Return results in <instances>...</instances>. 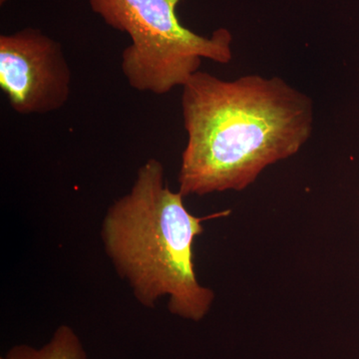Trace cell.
<instances>
[{"label":"cell","mask_w":359,"mask_h":359,"mask_svg":"<svg viewBox=\"0 0 359 359\" xmlns=\"http://www.w3.org/2000/svg\"><path fill=\"white\" fill-rule=\"evenodd\" d=\"M7 2V0H0V4H1V6H4V4H6Z\"/></svg>","instance_id":"cell-6"},{"label":"cell","mask_w":359,"mask_h":359,"mask_svg":"<svg viewBox=\"0 0 359 359\" xmlns=\"http://www.w3.org/2000/svg\"><path fill=\"white\" fill-rule=\"evenodd\" d=\"M0 359H90L81 339L70 325H61L44 346H14Z\"/></svg>","instance_id":"cell-5"},{"label":"cell","mask_w":359,"mask_h":359,"mask_svg":"<svg viewBox=\"0 0 359 359\" xmlns=\"http://www.w3.org/2000/svg\"><path fill=\"white\" fill-rule=\"evenodd\" d=\"M184 198L168 186L162 163L149 159L131 190L108 208L100 235L106 256L139 304L154 309L167 297L170 313L198 323L211 311L215 294L198 280L194 242L204 233L203 222L230 211L196 217Z\"/></svg>","instance_id":"cell-2"},{"label":"cell","mask_w":359,"mask_h":359,"mask_svg":"<svg viewBox=\"0 0 359 359\" xmlns=\"http://www.w3.org/2000/svg\"><path fill=\"white\" fill-rule=\"evenodd\" d=\"M182 109L184 197L245 190L266 167L297 154L313 132L311 98L278 77L226 81L198 71L183 86Z\"/></svg>","instance_id":"cell-1"},{"label":"cell","mask_w":359,"mask_h":359,"mask_svg":"<svg viewBox=\"0 0 359 359\" xmlns=\"http://www.w3.org/2000/svg\"><path fill=\"white\" fill-rule=\"evenodd\" d=\"M182 0H89L92 11L113 29L128 34L123 74L132 88L165 95L200 71L202 59L226 65L233 36L219 28L210 37L188 29L177 16Z\"/></svg>","instance_id":"cell-3"},{"label":"cell","mask_w":359,"mask_h":359,"mask_svg":"<svg viewBox=\"0 0 359 359\" xmlns=\"http://www.w3.org/2000/svg\"><path fill=\"white\" fill-rule=\"evenodd\" d=\"M0 88L18 114L62 108L71 94V70L60 43L32 27L1 35Z\"/></svg>","instance_id":"cell-4"}]
</instances>
